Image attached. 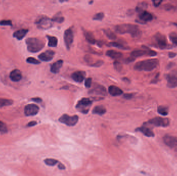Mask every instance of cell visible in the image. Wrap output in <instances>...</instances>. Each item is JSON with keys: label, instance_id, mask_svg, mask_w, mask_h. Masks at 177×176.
Wrapping results in <instances>:
<instances>
[{"label": "cell", "instance_id": "6da1fadb", "mask_svg": "<svg viewBox=\"0 0 177 176\" xmlns=\"http://www.w3.org/2000/svg\"><path fill=\"white\" fill-rule=\"evenodd\" d=\"M115 31L120 34H130L132 37L138 38L142 35V31L138 27L132 24H122L115 27Z\"/></svg>", "mask_w": 177, "mask_h": 176}, {"label": "cell", "instance_id": "7a4b0ae2", "mask_svg": "<svg viewBox=\"0 0 177 176\" xmlns=\"http://www.w3.org/2000/svg\"><path fill=\"white\" fill-rule=\"evenodd\" d=\"M159 61L157 59H149L142 60L135 64L134 68L135 70L139 71H152L157 68L159 65Z\"/></svg>", "mask_w": 177, "mask_h": 176}, {"label": "cell", "instance_id": "3957f363", "mask_svg": "<svg viewBox=\"0 0 177 176\" xmlns=\"http://www.w3.org/2000/svg\"><path fill=\"white\" fill-rule=\"evenodd\" d=\"M27 49L29 52L36 53L44 48L45 43L42 40L37 38H29L25 40Z\"/></svg>", "mask_w": 177, "mask_h": 176}, {"label": "cell", "instance_id": "277c9868", "mask_svg": "<svg viewBox=\"0 0 177 176\" xmlns=\"http://www.w3.org/2000/svg\"><path fill=\"white\" fill-rule=\"evenodd\" d=\"M92 104V101L88 98H83L78 102L76 108L83 114H87Z\"/></svg>", "mask_w": 177, "mask_h": 176}, {"label": "cell", "instance_id": "5b68a950", "mask_svg": "<svg viewBox=\"0 0 177 176\" xmlns=\"http://www.w3.org/2000/svg\"><path fill=\"white\" fill-rule=\"evenodd\" d=\"M155 45L159 49H163L167 48L168 47L167 39L165 36L162 34L157 33L153 36Z\"/></svg>", "mask_w": 177, "mask_h": 176}, {"label": "cell", "instance_id": "8992f818", "mask_svg": "<svg viewBox=\"0 0 177 176\" xmlns=\"http://www.w3.org/2000/svg\"><path fill=\"white\" fill-rule=\"evenodd\" d=\"M79 120V117L77 115L69 116L67 114H63L59 119L60 123H63L68 126H74L76 125Z\"/></svg>", "mask_w": 177, "mask_h": 176}, {"label": "cell", "instance_id": "52a82bcc", "mask_svg": "<svg viewBox=\"0 0 177 176\" xmlns=\"http://www.w3.org/2000/svg\"><path fill=\"white\" fill-rule=\"evenodd\" d=\"M36 24L39 29L48 30L52 27V21L48 17L43 16L39 18L36 21Z\"/></svg>", "mask_w": 177, "mask_h": 176}, {"label": "cell", "instance_id": "ba28073f", "mask_svg": "<svg viewBox=\"0 0 177 176\" xmlns=\"http://www.w3.org/2000/svg\"><path fill=\"white\" fill-rule=\"evenodd\" d=\"M148 124H152L155 127H166L169 124V120L167 118H162L160 117H157L150 119L148 122Z\"/></svg>", "mask_w": 177, "mask_h": 176}, {"label": "cell", "instance_id": "9c48e42d", "mask_svg": "<svg viewBox=\"0 0 177 176\" xmlns=\"http://www.w3.org/2000/svg\"><path fill=\"white\" fill-rule=\"evenodd\" d=\"M88 94L95 96H107V92L106 89L104 86L100 84H94L92 89L89 92Z\"/></svg>", "mask_w": 177, "mask_h": 176}, {"label": "cell", "instance_id": "30bf717a", "mask_svg": "<svg viewBox=\"0 0 177 176\" xmlns=\"http://www.w3.org/2000/svg\"><path fill=\"white\" fill-rule=\"evenodd\" d=\"M74 33L71 29H67L64 34V40L66 48L69 50L74 41Z\"/></svg>", "mask_w": 177, "mask_h": 176}, {"label": "cell", "instance_id": "8fae6325", "mask_svg": "<svg viewBox=\"0 0 177 176\" xmlns=\"http://www.w3.org/2000/svg\"><path fill=\"white\" fill-rule=\"evenodd\" d=\"M164 143L171 149L177 152V138L171 135H166L163 138Z\"/></svg>", "mask_w": 177, "mask_h": 176}, {"label": "cell", "instance_id": "7c38bea8", "mask_svg": "<svg viewBox=\"0 0 177 176\" xmlns=\"http://www.w3.org/2000/svg\"><path fill=\"white\" fill-rule=\"evenodd\" d=\"M39 108L34 104H28L24 107V114L27 116H34L39 113Z\"/></svg>", "mask_w": 177, "mask_h": 176}, {"label": "cell", "instance_id": "4fadbf2b", "mask_svg": "<svg viewBox=\"0 0 177 176\" xmlns=\"http://www.w3.org/2000/svg\"><path fill=\"white\" fill-rule=\"evenodd\" d=\"M54 54H55V53L54 51L48 50L41 53L39 56V58L40 60L43 62H49L53 59L54 57Z\"/></svg>", "mask_w": 177, "mask_h": 176}, {"label": "cell", "instance_id": "5bb4252c", "mask_svg": "<svg viewBox=\"0 0 177 176\" xmlns=\"http://www.w3.org/2000/svg\"><path fill=\"white\" fill-rule=\"evenodd\" d=\"M86 74L83 71H77L72 74V78L73 80L77 83L83 82L86 78Z\"/></svg>", "mask_w": 177, "mask_h": 176}, {"label": "cell", "instance_id": "9a60e30c", "mask_svg": "<svg viewBox=\"0 0 177 176\" xmlns=\"http://www.w3.org/2000/svg\"><path fill=\"white\" fill-rule=\"evenodd\" d=\"M165 77L167 81V87L171 88L177 87V77L169 74L166 75Z\"/></svg>", "mask_w": 177, "mask_h": 176}, {"label": "cell", "instance_id": "2e32d148", "mask_svg": "<svg viewBox=\"0 0 177 176\" xmlns=\"http://www.w3.org/2000/svg\"><path fill=\"white\" fill-rule=\"evenodd\" d=\"M138 17L139 20L143 23L151 21L153 19V16L152 14L146 10L141 13H139Z\"/></svg>", "mask_w": 177, "mask_h": 176}, {"label": "cell", "instance_id": "e0dca14e", "mask_svg": "<svg viewBox=\"0 0 177 176\" xmlns=\"http://www.w3.org/2000/svg\"><path fill=\"white\" fill-rule=\"evenodd\" d=\"M108 92L110 95L114 97L120 96L123 94V91L119 87L115 85L110 86L108 88Z\"/></svg>", "mask_w": 177, "mask_h": 176}, {"label": "cell", "instance_id": "ac0fdd59", "mask_svg": "<svg viewBox=\"0 0 177 176\" xmlns=\"http://www.w3.org/2000/svg\"><path fill=\"white\" fill-rule=\"evenodd\" d=\"M22 74L20 71L18 69H15L13 71H12L10 72L9 77L10 80L13 81V82H19L22 79Z\"/></svg>", "mask_w": 177, "mask_h": 176}, {"label": "cell", "instance_id": "d6986e66", "mask_svg": "<svg viewBox=\"0 0 177 176\" xmlns=\"http://www.w3.org/2000/svg\"><path fill=\"white\" fill-rule=\"evenodd\" d=\"M106 54L108 57H110L111 59H115V60L120 59L123 57V54L121 52H118L116 51L112 50L107 51Z\"/></svg>", "mask_w": 177, "mask_h": 176}, {"label": "cell", "instance_id": "ffe728a7", "mask_svg": "<svg viewBox=\"0 0 177 176\" xmlns=\"http://www.w3.org/2000/svg\"><path fill=\"white\" fill-rule=\"evenodd\" d=\"M63 64V61L62 60H57L56 62L52 64L50 67L51 72L53 74H57L60 71L61 67H62Z\"/></svg>", "mask_w": 177, "mask_h": 176}, {"label": "cell", "instance_id": "44dd1931", "mask_svg": "<svg viewBox=\"0 0 177 176\" xmlns=\"http://www.w3.org/2000/svg\"><path fill=\"white\" fill-rule=\"evenodd\" d=\"M83 34L86 39L90 44L94 45L97 43V41L95 38L92 32L88 31L83 30Z\"/></svg>", "mask_w": 177, "mask_h": 176}, {"label": "cell", "instance_id": "7402d4cb", "mask_svg": "<svg viewBox=\"0 0 177 176\" xmlns=\"http://www.w3.org/2000/svg\"><path fill=\"white\" fill-rule=\"evenodd\" d=\"M137 130L142 133L143 135H145L147 137H153L154 136V133L150 129V128L146 126H142L141 127L138 128Z\"/></svg>", "mask_w": 177, "mask_h": 176}, {"label": "cell", "instance_id": "603a6c76", "mask_svg": "<svg viewBox=\"0 0 177 176\" xmlns=\"http://www.w3.org/2000/svg\"><path fill=\"white\" fill-rule=\"evenodd\" d=\"M28 32V30L26 29H21L17 31L16 32H15L14 33V37H15L18 40H21L24 38L27 34Z\"/></svg>", "mask_w": 177, "mask_h": 176}, {"label": "cell", "instance_id": "cb8c5ba5", "mask_svg": "<svg viewBox=\"0 0 177 176\" xmlns=\"http://www.w3.org/2000/svg\"><path fill=\"white\" fill-rule=\"evenodd\" d=\"M106 112V108L103 106H95L92 111V113L98 115H103Z\"/></svg>", "mask_w": 177, "mask_h": 176}, {"label": "cell", "instance_id": "d4e9b609", "mask_svg": "<svg viewBox=\"0 0 177 176\" xmlns=\"http://www.w3.org/2000/svg\"><path fill=\"white\" fill-rule=\"evenodd\" d=\"M147 55V52L145 50H136L132 51L131 53V56L136 59L137 57H141Z\"/></svg>", "mask_w": 177, "mask_h": 176}, {"label": "cell", "instance_id": "484cf974", "mask_svg": "<svg viewBox=\"0 0 177 176\" xmlns=\"http://www.w3.org/2000/svg\"><path fill=\"white\" fill-rule=\"evenodd\" d=\"M47 38L48 39V46L50 47H56L57 46V38L52 36H47Z\"/></svg>", "mask_w": 177, "mask_h": 176}, {"label": "cell", "instance_id": "4316f807", "mask_svg": "<svg viewBox=\"0 0 177 176\" xmlns=\"http://www.w3.org/2000/svg\"><path fill=\"white\" fill-rule=\"evenodd\" d=\"M147 4L146 2H141L138 4L136 7V11L139 13L145 11L146 9L147 8Z\"/></svg>", "mask_w": 177, "mask_h": 176}, {"label": "cell", "instance_id": "83f0119b", "mask_svg": "<svg viewBox=\"0 0 177 176\" xmlns=\"http://www.w3.org/2000/svg\"><path fill=\"white\" fill-rule=\"evenodd\" d=\"M105 34L106 35L107 37H108V38L111 40H115L116 38V36L114 32H112V31L110 30V29H106L104 30Z\"/></svg>", "mask_w": 177, "mask_h": 176}, {"label": "cell", "instance_id": "f1b7e54d", "mask_svg": "<svg viewBox=\"0 0 177 176\" xmlns=\"http://www.w3.org/2000/svg\"><path fill=\"white\" fill-rule=\"evenodd\" d=\"M157 112L162 116H166L168 114V109L164 106H160L157 108Z\"/></svg>", "mask_w": 177, "mask_h": 176}, {"label": "cell", "instance_id": "f546056e", "mask_svg": "<svg viewBox=\"0 0 177 176\" xmlns=\"http://www.w3.org/2000/svg\"><path fill=\"white\" fill-rule=\"evenodd\" d=\"M109 45L110 47H115V48H118V49H124V50H127V49H129L128 47H125V45H123L120 42L113 41V42H110L109 44Z\"/></svg>", "mask_w": 177, "mask_h": 176}, {"label": "cell", "instance_id": "4dcf8cb0", "mask_svg": "<svg viewBox=\"0 0 177 176\" xmlns=\"http://www.w3.org/2000/svg\"><path fill=\"white\" fill-rule=\"evenodd\" d=\"M52 22H56L59 23H61L64 22V18L61 15V13H58L54 16L51 19Z\"/></svg>", "mask_w": 177, "mask_h": 176}, {"label": "cell", "instance_id": "1f68e13d", "mask_svg": "<svg viewBox=\"0 0 177 176\" xmlns=\"http://www.w3.org/2000/svg\"><path fill=\"white\" fill-rule=\"evenodd\" d=\"M13 101L12 100L0 98V107L10 106L13 104Z\"/></svg>", "mask_w": 177, "mask_h": 176}, {"label": "cell", "instance_id": "d6a6232c", "mask_svg": "<svg viewBox=\"0 0 177 176\" xmlns=\"http://www.w3.org/2000/svg\"><path fill=\"white\" fill-rule=\"evenodd\" d=\"M44 162L48 166H53L59 163V161L54 159H46L44 160Z\"/></svg>", "mask_w": 177, "mask_h": 176}, {"label": "cell", "instance_id": "836d02e7", "mask_svg": "<svg viewBox=\"0 0 177 176\" xmlns=\"http://www.w3.org/2000/svg\"><path fill=\"white\" fill-rule=\"evenodd\" d=\"M170 41L174 45L177 46V35L175 33H171L169 35Z\"/></svg>", "mask_w": 177, "mask_h": 176}, {"label": "cell", "instance_id": "e575fe53", "mask_svg": "<svg viewBox=\"0 0 177 176\" xmlns=\"http://www.w3.org/2000/svg\"><path fill=\"white\" fill-rule=\"evenodd\" d=\"M143 48H144V50L147 52V56H157V53L154 51L149 49L148 47H146V46H143Z\"/></svg>", "mask_w": 177, "mask_h": 176}, {"label": "cell", "instance_id": "d590c367", "mask_svg": "<svg viewBox=\"0 0 177 176\" xmlns=\"http://www.w3.org/2000/svg\"><path fill=\"white\" fill-rule=\"evenodd\" d=\"M104 18V13H96L93 17V19L94 20H98V21H101L103 20Z\"/></svg>", "mask_w": 177, "mask_h": 176}, {"label": "cell", "instance_id": "8d00e7d4", "mask_svg": "<svg viewBox=\"0 0 177 176\" xmlns=\"http://www.w3.org/2000/svg\"><path fill=\"white\" fill-rule=\"evenodd\" d=\"M27 62L28 63L31 64H34V65H37V64H40L41 62L37 60L36 59H35L34 57H28L27 59Z\"/></svg>", "mask_w": 177, "mask_h": 176}, {"label": "cell", "instance_id": "74e56055", "mask_svg": "<svg viewBox=\"0 0 177 176\" xmlns=\"http://www.w3.org/2000/svg\"><path fill=\"white\" fill-rule=\"evenodd\" d=\"M113 65L115 67V69L116 71H118V72H120L122 69V65L120 62H119L118 61H115L114 63H113Z\"/></svg>", "mask_w": 177, "mask_h": 176}, {"label": "cell", "instance_id": "f35d334b", "mask_svg": "<svg viewBox=\"0 0 177 176\" xmlns=\"http://www.w3.org/2000/svg\"><path fill=\"white\" fill-rule=\"evenodd\" d=\"M7 132V127L4 123L0 121V132L5 133Z\"/></svg>", "mask_w": 177, "mask_h": 176}, {"label": "cell", "instance_id": "ab89813d", "mask_svg": "<svg viewBox=\"0 0 177 176\" xmlns=\"http://www.w3.org/2000/svg\"><path fill=\"white\" fill-rule=\"evenodd\" d=\"M92 78L88 77L87 79H86V80H85V83H84L85 86L87 88H90V87H91V85H92Z\"/></svg>", "mask_w": 177, "mask_h": 176}, {"label": "cell", "instance_id": "60d3db41", "mask_svg": "<svg viewBox=\"0 0 177 176\" xmlns=\"http://www.w3.org/2000/svg\"><path fill=\"white\" fill-rule=\"evenodd\" d=\"M0 25L12 26V21L10 20H2L1 21H0Z\"/></svg>", "mask_w": 177, "mask_h": 176}, {"label": "cell", "instance_id": "b9f144b4", "mask_svg": "<svg viewBox=\"0 0 177 176\" xmlns=\"http://www.w3.org/2000/svg\"><path fill=\"white\" fill-rule=\"evenodd\" d=\"M103 63H104V62L102 60H98L95 63L92 65L91 66V67H100V66H101L103 65Z\"/></svg>", "mask_w": 177, "mask_h": 176}, {"label": "cell", "instance_id": "7bdbcfd3", "mask_svg": "<svg viewBox=\"0 0 177 176\" xmlns=\"http://www.w3.org/2000/svg\"><path fill=\"white\" fill-rule=\"evenodd\" d=\"M135 60V59L133 58V57H128V58H127V59H125L124 60V62L125 63H127V64H128V63H132L133 62H134V60Z\"/></svg>", "mask_w": 177, "mask_h": 176}, {"label": "cell", "instance_id": "ee69618b", "mask_svg": "<svg viewBox=\"0 0 177 176\" xmlns=\"http://www.w3.org/2000/svg\"><path fill=\"white\" fill-rule=\"evenodd\" d=\"M162 2H163L162 1H158V0L152 1L153 3L154 6L155 7L159 6L160 5V4L162 3Z\"/></svg>", "mask_w": 177, "mask_h": 176}, {"label": "cell", "instance_id": "f6af8a7d", "mask_svg": "<svg viewBox=\"0 0 177 176\" xmlns=\"http://www.w3.org/2000/svg\"><path fill=\"white\" fill-rule=\"evenodd\" d=\"M159 76H160L159 73L157 74V75L155 76V77L152 80V81L151 82V83H157V80H159Z\"/></svg>", "mask_w": 177, "mask_h": 176}, {"label": "cell", "instance_id": "bcb514c9", "mask_svg": "<svg viewBox=\"0 0 177 176\" xmlns=\"http://www.w3.org/2000/svg\"><path fill=\"white\" fill-rule=\"evenodd\" d=\"M133 97V95L132 94H126L124 95V98L126 99H132Z\"/></svg>", "mask_w": 177, "mask_h": 176}, {"label": "cell", "instance_id": "7dc6e473", "mask_svg": "<svg viewBox=\"0 0 177 176\" xmlns=\"http://www.w3.org/2000/svg\"><path fill=\"white\" fill-rule=\"evenodd\" d=\"M32 100L36 103H41L42 102V99L40 98H32Z\"/></svg>", "mask_w": 177, "mask_h": 176}, {"label": "cell", "instance_id": "c3c4849f", "mask_svg": "<svg viewBox=\"0 0 177 176\" xmlns=\"http://www.w3.org/2000/svg\"><path fill=\"white\" fill-rule=\"evenodd\" d=\"M37 124V122L35 121H31L28 124V127H33V126H35L36 124Z\"/></svg>", "mask_w": 177, "mask_h": 176}, {"label": "cell", "instance_id": "681fc988", "mask_svg": "<svg viewBox=\"0 0 177 176\" xmlns=\"http://www.w3.org/2000/svg\"><path fill=\"white\" fill-rule=\"evenodd\" d=\"M177 56V54L175 53H174V52H169L168 53V56L171 59L174 58L175 56Z\"/></svg>", "mask_w": 177, "mask_h": 176}, {"label": "cell", "instance_id": "f907efd6", "mask_svg": "<svg viewBox=\"0 0 177 176\" xmlns=\"http://www.w3.org/2000/svg\"><path fill=\"white\" fill-rule=\"evenodd\" d=\"M58 167H59L60 170H64L65 167L64 165H63L61 163H59V165H58Z\"/></svg>", "mask_w": 177, "mask_h": 176}, {"label": "cell", "instance_id": "816d5d0a", "mask_svg": "<svg viewBox=\"0 0 177 176\" xmlns=\"http://www.w3.org/2000/svg\"><path fill=\"white\" fill-rule=\"evenodd\" d=\"M170 74L177 77V68H175V69H174V70L172 71Z\"/></svg>", "mask_w": 177, "mask_h": 176}, {"label": "cell", "instance_id": "f5cc1de1", "mask_svg": "<svg viewBox=\"0 0 177 176\" xmlns=\"http://www.w3.org/2000/svg\"><path fill=\"white\" fill-rule=\"evenodd\" d=\"M165 7L166 9L170 10V9H172V8H173V6H172V5H170V4H168V5L165 6Z\"/></svg>", "mask_w": 177, "mask_h": 176}, {"label": "cell", "instance_id": "db71d44e", "mask_svg": "<svg viewBox=\"0 0 177 176\" xmlns=\"http://www.w3.org/2000/svg\"><path fill=\"white\" fill-rule=\"evenodd\" d=\"M174 65H175V64L173 63H169V64L168 65H167V69H170L171 67H172L173 66H174Z\"/></svg>", "mask_w": 177, "mask_h": 176}, {"label": "cell", "instance_id": "11a10c76", "mask_svg": "<svg viewBox=\"0 0 177 176\" xmlns=\"http://www.w3.org/2000/svg\"><path fill=\"white\" fill-rule=\"evenodd\" d=\"M173 24H174L175 26V27H177V23H173Z\"/></svg>", "mask_w": 177, "mask_h": 176}]
</instances>
